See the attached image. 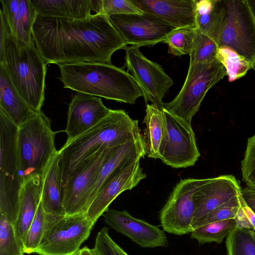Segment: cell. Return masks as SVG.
I'll return each instance as SVG.
<instances>
[{"instance_id":"7","label":"cell","mask_w":255,"mask_h":255,"mask_svg":"<svg viewBox=\"0 0 255 255\" xmlns=\"http://www.w3.org/2000/svg\"><path fill=\"white\" fill-rule=\"evenodd\" d=\"M51 120L41 111L18 126V142L23 184L29 179L44 176L52 158L57 153L56 132Z\"/></svg>"},{"instance_id":"15","label":"cell","mask_w":255,"mask_h":255,"mask_svg":"<svg viewBox=\"0 0 255 255\" xmlns=\"http://www.w3.org/2000/svg\"><path fill=\"white\" fill-rule=\"evenodd\" d=\"M102 216L111 228L142 248H167L169 246L165 231L155 225L133 217L127 211L108 208Z\"/></svg>"},{"instance_id":"37","label":"cell","mask_w":255,"mask_h":255,"mask_svg":"<svg viewBox=\"0 0 255 255\" xmlns=\"http://www.w3.org/2000/svg\"><path fill=\"white\" fill-rule=\"evenodd\" d=\"M143 13L132 0H102L101 14L107 16L121 14H142Z\"/></svg>"},{"instance_id":"36","label":"cell","mask_w":255,"mask_h":255,"mask_svg":"<svg viewBox=\"0 0 255 255\" xmlns=\"http://www.w3.org/2000/svg\"><path fill=\"white\" fill-rule=\"evenodd\" d=\"M94 249L98 255H129L112 239L107 227L97 233Z\"/></svg>"},{"instance_id":"20","label":"cell","mask_w":255,"mask_h":255,"mask_svg":"<svg viewBox=\"0 0 255 255\" xmlns=\"http://www.w3.org/2000/svg\"><path fill=\"white\" fill-rule=\"evenodd\" d=\"M38 15L84 19L101 14L102 0H31Z\"/></svg>"},{"instance_id":"38","label":"cell","mask_w":255,"mask_h":255,"mask_svg":"<svg viewBox=\"0 0 255 255\" xmlns=\"http://www.w3.org/2000/svg\"><path fill=\"white\" fill-rule=\"evenodd\" d=\"M0 53H1L3 50L10 31L6 18L1 9L0 10Z\"/></svg>"},{"instance_id":"22","label":"cell","mask_w":255,"mask_h":255,"mask_svg":"<svg viewBox=\"0 0 255 255\" xmlns=\"http://www.w3.org/2000/svg\"><path fill=\"white\" fill-rule=\"evenodd\" d=\"M43 179L40 176L33 177L25 182L21 188L14 226L22 244L41 201Z\"/></svg>"},{"instance_id":"17","label":"cell","mask_w":255,"mask_h":255,"mask_svg":"<svg viewBox=\"0 0 255 255\" xmlns=\"http://www.w3.org/2000/svg\"><path fill=\"white\" fill-rule=\"evenodd\" d=\"M139 161L133 162L114 175L100 188L86 213L94 225L120 194L131 190L146 177Z\"/></svg>"},{"instance_id":"34","label":"cell","mask_w":255,"mask_h":255,"mask_svg":"<svg viewBox=\"0 0 255 255\" xmlns=\"http://www.w3.org/2000/svg\"><path fill=\"white\" fill-rule=\"evenodd\" d=\"M240 207L238 195L220 205L201 218L193 225V229L214 222L234 219Z\"/></svg>"},{"instance_id":"25","label":"cell","mask_w":255,"mask_h":255,"mask_svg":"<svg viewBox=\"0 0 255 255\" xmlns=\"http://www.w3.org/2000/svg\"><path fill=\"white\" fill-rule=\"evenodd\" d=\"M143 123L146 126L145 141L148 157L160 159L159 148L164 128L163 111L155 104H146Z\"/></svg>"},{"instance_id":"19","label":"cell","mask_w":255,"mask_h":255,"mask_svg":"<svg viewBox=\"0 0 255 255\" xmlns=\"http://www.w3.org/2000/svg\"><path fill=\"white\" fill-rule=\"evenodd\" d=\"M143 12L160 18L176 28L196 27L195 0H132Z\"/></svg>"},{"instance_id":"39","label":"cell","mask_w":255,"mask_h":255,"mask_svg":"<svg viewBox=\"0 0 255 255\" xmlns=\"http://www.w3.org/2000/svg\"><path fill=\"white\" fill-rule=\"evenodd\" d=\"M240 194L245 203L255 213V188L247 186L241 189Z\"/></svg>"},{"instance_id":"2","label":"cell","mask_w":255,"mask_h":255,"mask_svg":"<svg viewBox=\"0 0 255 255\" xmlns=\"http://www.w3.org/2000/svg\"><path fill=\"white\" fill-rule=\"evenodd\" d=\"M57 65L64 88L129 104L143 96L134 78L124 67L85 62Z\"/></svg>"},{"instance_id":"18","label":"cell","mask_w":255,"mask_h":255,"mask_svg":"<svg viewBox=\"0 0 255 255\" xmlns=\"http://www.w3.org/2000/svg\"><path fill=\"white\" fill-rule=\"evenodd\" d=\"M241 189L240 182L232 175L206 179L194 195L196 210L193 225L213 210L238 196Z\"/></svg>"},{"instance_id":"28","label":"cell","mask_w":255,"mask_h":255,"mask_svg":"<svg viewBox=\"0 0 255 255\" xmlns=\"http://www.w3.org/2000/svg\"><path fill=\"white\" fill-rule=\"evenodd\" d=\"M227 255H255V236L253 231L237 227L226 238Z\"/></svg>"},{"instance_id":"16","label":"cell","mask_w":255,"mask_h":255,"mask_svg":"<svg viewBox=\"0 0 255 255\" xmlns=\"http://www.w3.org/2000/svg\"><path fill=\"white\" fill-rule=\"evenodd\" d=\"M101 98L77 92L69 104L65 131L69 142L93 128L111 112Z\"/></svg>"},{"instance_id":"42","label":"cell","mask_w":255,"mask_h":255,"mask_svg":"<svg viewBox=\"0 0 255 255\" xmlns=\"http://www.w3.org/2000/svg\"><path fill=\"white\" fill-rule=\"evenodd\" d=\"M75 255H98L94 249H90L86 246L80 249Z\"/></svg>"},{"instance_id":"10","label":"cell","mask_w":255,"mask_h":255,"mask_svg":"<svg viewBox=\"0 0 255 255\" xmlns=\"http://www.w3.org/2000/svg\"><path fill=\"white\" fill-rule=\"evenodd\" d=\"M111 148L100 150L62 179V201L66 215H86L101 167Z\"/></svg>"},{"instance_id":"13","label":"cell","mask_w":255,"mask_h":255,"mask_svg":"<svg viewBox=\"0 0 255 255\" xmlns=\"http://www.w3.org/2000/svg\"><path fill=\"white\" fill-rule=\"evenodd\" d=\"M124 49L125 66L138 85L145 102L161 106L173 80L159 64L144 56L139 47L126 46Z\"/></svg>"},{"instance_id":"11","label":"cell","mask_w":255,"mask_h":255,"mask_svg":"<svg viewBox=\"0 0 255 255\" xmlns=\"http://www.w3.org/2000/svg\"><path fill=\"white\" fill-rule=\"evenodd\" d=\"M160 107L163 111L164 128L159 148L160 159L174 168L193 166L200 153L191 124Z\"/></svg>"},{"instance_id":"27","label":"cell","mask_w":255,"mask_h":255,"mask_svg":"<svg viewBox=\"0 0 255 255\" xmlns=\"http://www.w3.org/2000/svg\"><path fill=\"white\" fill-rule=\"evenodd\" d=\"M217 59L224 66L231 82L245 76L251 70L250 63L244 57L227 46L218 47Z\"/></svg>"},{"instance_id":"14","label":"cell","mask_w":255,"mask_h":255,"mask_svg":"<svg viewBox=\"0 0 255 255\" xmlns=\"http://www.w3.org/2000/svg\"><path fill=\"white\" fill-rule=\"evenodd\" d=\"M127 45L140 47L163 42L177 29L150 13L113 14L108 16Z\"/></svg>"},{"instance_id":"9","label":"cell","mask_w":255,"mask_h":255,"mask_svg":"<svg viewBox=\"0 0 255 255\" xmlns=\"http://www.w3.org/2000/svg\"><path fill=\"white\" fill-rule=\"evenodd\" d=\"M94 226L86 214H46L44 232L35 253L75 255L89 238Z\"/></svg>"},{"instance_id":"41","label":"cell","mask_w":255,"mask_h":255,"mask_svg":"<svg viewBox=\"0 0 255 255\" xmlns=\"http://www.w3.org/2000/svg\"><path fill=\"white\" fill-rule=\"evenodd\" d=\"M239 199L240 206L243 210L244 213L253 226V229H255V213L252 210V209L245 203L243 198L242 197L240 193L239 195Z\"/></svg>"},{"instance_id":"12","label":"cell","mask_w":255,"mask_h":255,"mask_svg":"<svg viewBox=\"0 0 255 255\" xmlns=\"http://www.w3.org/2000/svg\"><path fill=\"white\" fill-rule=\"evenodd\" d=\"M206 179L187 178L175 185L160 211L159 219L163 230L182 236L190 234L196 210L194 195Z\"/></svg>"},{"instance_id":"44","label":"cell","mask_w":255,"mask_h":255,"mask_svg":"<svg viewBox=\"0 0 255 255\" xmlns=\"http://www.w3.org/2000/svg\"><path fill=\"white\" fill-rule=\"evenodd\" d=\"M253 231V232L254 234V235L255 236V229H253V230H252Z\"/></svg>"},{"instance_id":"40","label":"cell","mask_w":255,"mask_h":255,"mask_svg":"<svg viewBox=\"0 0 255 255\" xmlns=\"http://www.w3.org/2000/svg\"><path fill=\"white\" fill-rule=\"evenodd\" d=\"M236 227L241 229H248L253 230V226L240 206L235 218Z\"/></svg>"},{"instance_id":"4","label":"cell","mask_w":255,"mask_h":255,"mask_svg":"<svg viewBox=\"0 0 255 255\" xmlns=\"http://www.w3.org/2000/svg\"><path fill=\"white\" fill-rule=\"evenodd\" d=\"M0 63L23 99L35 112L41 111L45 100L46 63L34 42L25 43L10 30Z\"/></svg>"},{"instance_id":"6","label":"cell","mask_w":255,"mask_h":255,"mask_svg":"<svg viewBox=\"0 0 255 255\" xmlns=\"http://www.w3.org/2000/svg\"><path fill=\"white\" fill-rule=\"evenodd\" d=\"M212 38L218 47H229L255 69V19L247 0H219L217 20Z\"/></svg>"},{"instance_id":"24","label":"cell","mask_w":255,"mask_h":255,"mask_svg":"<svg viewBox=\"0 0 255 255\" xmlns=\"http://www.w3.org/2000/svg\"><path fill=\"white\" fill-rule=\"evenodd\" d=\"M62 173L58 153L52 158L43 176L41 201L47 215H66L62 196Z\"/></svg>"},{"instance_id":"5","label":"cell","mask_w":255,"mask_h":255,"mask_svg":"<svg viewBox=\"0 0 255 255\" xmlns=\"http://www.w3.org/2000/svg\"><path fill=\"white\" fill-rule=\"evenodd\" d=\"M18 127L0 110V215L15 225L23 185Z\"/></svg>"},{"instance_id":"30","label":"cell","mask_w":255,"mask_h":255,"mask_svg":"<svg viewBox=\"0 0 255 255\" xmlns=\"http://www.w3.org/2000/svg\"><path fill=\"white\" fill-rule=\"evenodd\" d=\"M196 28H177L168 35L163 41L168 46V53L175 56L190 55L192 51Z\"/></svg>"},{"instance_id":"3","label":"cell","mask_w":255,"mask_h":255,"mask_svg":"<svg viewBox=\"0 0 255 255\" xmlns=\"http://www.w3.org/2000/svg\"><path fill=\"white\" fill-rule=\"evenodd\" d=\"M138 121L123 110H112L106 118L58 150L62 179L77 164L100 150L135 140L142 134Z\"/></svg>"},{"instance_id":"33","label":"cell","mask_w":255,"mask_h":255,"mask_svg":"<svg viewBox=\"0 0 255 255\" xmlns=\"http://www.w3.org/2000/svg\"><path fill=\"white\" fill-rule=\"evenodd\" d=\"M45 218L46 213L40 201L22 243L24 254L35 253L43 236Z\"/></svg>"},{"instance_id":"43","label":"cell","mask_w":255,"mask_h":255,"mask_svg":"<svg viewBox=\"0 0 255 255\" xmlns=\"http://www.w3.org/2000/svg\"><path fill=\"white\" fill-rule=\"evenodd\" d=\"M250 9L255 19V0H247Z\"/></svg>"},{"instance_id":"23","label":"cell","mask_w":255,"mask_h":255,"mask_svg":"<svg viewBox=\"0 0 255 255\" xmlns=\"http://www.w3.org/2000/svg\"><path fill=\"white\" fill-rule=\"evenodd\" d=\"M0 110L18 127L34 115V111L20 96L4 67L0 63Z\"/></svg>"},{"instance_id":"29","label":"cell","mask_w":255,"mask_h":255,"mask_svg":"<svg viewBox=\"0 0 255 255\" xmlns=\"http://www.w3.org/2000/svg\"><path fill=\"white\" fill-rule=\"evenodd\" d=\"M219 11V0H195L196 28L211 37Z\"/></svg>"},{"instance_id":"31","label":"cell","mask_w":255,"mask_h":255,"mask_svg":"<svg viewBox=\"0 0 255 255\" xmlns=\"http://www.w3.org/2000/svg\"><path fill=\"white\" fill-rule=\"evenodd\" d=\"M218 47L212 37L196 29L193 50L189 55L190 63H205L214 61L217 59Z\"/></svg>"},{"instance_id":"21","label":"cell","mask_w":255,"mask_h":255,"mask_svg":"<svg viewBox=\"0 0 255 255\" xmlns=\"http://www.w3.org/2000/svg\"><path fill=\"white\" fill-rule=\"evenodd\" d=\"M10 30L25 43L33 41L32 31L37 16L31 0H0Z\"/></svg>"},{"instance_id":"8","label":"cell","mask_w":255,"mask_h":255,"mask_svg":"<svg viewBox=\"0 0 255 255\" xmlns=\"http://www.w3.org/2000/svg\"><path fill=\"white\" fill-rule=\"evenodd\" d=\"M226 75L224 66L217 59L209 63H190L186 79L178 95L160 107L191 124L206 93Z\"/></svg>"},{"instance_id":"1","label":"cell","mask_w":255,"mask_h":255,"mask_svg":"<svg viewBox=\"0 0 255 255\" xmlns=\"http://www.w3.org/2000/svg\"><path fill=\"white\" fill-rule=\"evenodd\" d=\"M32 35L46 64H112L113 53L127 45L108 16L103 14L84 19L37 15Z\"/></svg>"},{"instance_id":"26","label":"cell","mask_w":255,"mask_h":255,"mask_svg":"<svg viewBox=\"0 0 255 255\" xmlns=\"http://www.w3.org/2000/svg\"><path fill=\"white\" fill-rule=\"evenodd\" d=\"M236 226L234 219L214 222L194 228L190 236L200 245L212 242L221 244Z\"/></svg>"},{"instance_id":"32","label":"cell","mask_w":255,"mask_h":255,"mask_svg":"<svg viewBox=\"0 0 255 255\" xmlns=\"http://www.w3.org/2000/svg\"><path fill=\"white\" fill-rule=\"evenodd\" d=\"M0 255H24L14 225L0 215Z\"/></svg>"},{"instance_id":"35","label":"cell","mask_w":255,"mask_h":255,"mask_svg":"<svg viewBox=\"0 0 255 255\" xmlns=\"http://www.w3.org/2000/svg\"><path fill=\"white\" fill-rule=\"evenodd\" d=\"M241 171L243 181L247 186L255 188V134L248 139Z\"/></svg>"}]
</instances>
